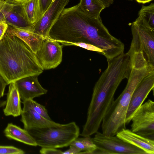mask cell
<instances>
[{
  "label": "cell",
  "instance_id": "obj_1",
  "mask_svg": "<svg viewBox=\"0 0 154 154\" xmlns=\"http://www.w3.org/2000/svg\"><path fill=\"white\" fill-rule=\"evenodd\" d=\"M48 37L63 45L83 42L103 51L110 47L114 39L100 17L88 16L81 10L78 4L63 9L51 28Z\"/></svg>",
  "mask_w": 154,
  "mask_h": 154
},
{
  "label": "cell",
  "instance_id": "obj_2",
  "mask_svg": "<svg viewBox=\"0 0 154 154\" xmlns=\"http://www.w3.org/2000/svg\"><path fill=\"white\" fill-rule=\"evenodd\" d=\"M106 68L94 86L87 118L81 135L90 136L99 129L106 114L114 100L115 93L122 81L129 74L128 64L115 58L107 60Z\"/></svg>",
  "mask_w": 154,
  "mask_h": 154
},
{
  "label": "cell",
  "instance_id": "obj_3",
  "mask_svg": "<svg viewBox=\"0 0 154 154\" xmlns=\"http://www.w3.org/2000/svg\"><path fill=\"white\" fill-rule=\"evenodd\" d=\"M44 70L28 46L6 31L0 40V75L7 84L25 77L38 76Z\"/></svg>",
  "mask_w": 154,
  "mask_h": 154
},
{
  "label": "cell",
  "instance_id": "obj_4",
  "mask_svg": "<svg viewBox=\"0 0 154 154\" xmlns=\"http://www.w3.org/2000/svg\"><path fill=\"white\" fill-rule=\"evenodd\" d=\"M154 71V66L149 65L138 67L131 66L126 86L119 96L114 100L101 123L102 133L108 136H115L126 128L125 119L132 94L146 76Z\"/></svg>",
  "mask_w": 154,
  "mask_h": 154
},
{
  "label": "cell",
  "instance_id": "obj_5",
  "mask_svg": "<svg viewBox=\"0 0 154 154\" xmlns=\"http://www.w3.org/2000/svg\"><path fill=\"white\" fill-rule=\"evenodd\" d=\"M41 147L61 148L69 146L78 137L80 129L75 122L27 130Z\"/></svg>",
  "mask_w": 154,
  "mask_h": 154
},
{
  "label": "cell",
  "instance_id": "obj_6",
  "mask_svg": "<svg viewBox=\"0 0 154 154\" xmlns=\"http://www.w3.org/2000/svg\"><path fill=\"white\" fill-rule=\"evenodd\" d=\"M132 39L127 52L129 57L135 55L145 59L154 66V29L135 20L132 24Z\"/></svg>",
  "mask_w": 154,
  "mask_h": 154
},
{
  "label": "cell",
  "instance_id": "obj_7",
  "mask_svg": "<svg viewBox=\"0 0 154 154\" xmlns=\"http://www.w3.org/2000/svg\"><path fill=\"white\" fill-rule=\"evenodd\" d=\"M131 130L154 140V102L148 100L136 110L131 119Z\"/></svg>",
  "mask_w": 154,
  "mask_h": 154
},
{
  "label": "cell",
  "instance_id": "obj_8",
  "mask_svg": "<svg viewBox=\"0 0 154 154\" xmlns=\"http://www.w3.org/2000/svg\"><path fill=\"white\" fill-rule=\"evenodd\" d=\"M70 0H52L49 7L39 19L29 30L45 39L49 38V32Z\"/></svg>",
  "mask_w": 154,
  "mask_h": 154
},
{
  "label": "cell",
  "instance_id": "obj_9",
  "mask_svg": "<svg viewBox=\"0 0 154 154\" xmlns=\"http://www.w3.org/2000/svg\"><path fill=\"white\" fill-rule=\"evenodd\" d=\"M92 138L96 146L112 154H146L142 149L121 139L116 136H108L98 131Z\"/></svg>",
  "mask_w": 154,
  "mask_h": 154
},
{
  "label": "cell",
  "instance_id": "obj_10",
  "mask_svg": "<svg viewBox=\"0 0 154 154\" xmlns=\"http://www.w3.org/2000/svg\"><path fill=\"white\" fill-rule=\"evenodd\" d=\"M63 45L49 38L45 39L40 49L35 54L44 70L54 69L62 60Z\"/></svg>",
  "mask_w": 154,
  "mask_h": 154
},
{
  "label": "cell",
  "instance_id": "obj_11",
  "mask_svg": "<svg viewBox=\"0 0 154 154\" xmlns=\"http://www.w3.org/2000/svg\"><path fill=\"white\" fill-rule=\"evenodd\" d=\"M154 88V71L145 77L134 91L126 113V125L131 121L134 113L143 104L150 91H153Z\"/></svg>",
  "mask_w": 154,
  "mask_h": 154
},
{
  "label": "cell",
  "instance_id": "obj_12",
  "mask_svg": "<svg viewBox=\"0 0 154 154\" xmlns=\"http://www.w3.org/2000/svg\"><path fill=\"white\" fill-rule=\"evenodd\" d=\"M37 75L25 77L14 82L22 101L46 94L48 90L39 82Z\"/></svg>",
  "mask_w": 154,
  "mask_h": 154
},
{
  "label": "cell",
  "instance_id": "obj_13",
  "mask_svg": "<svg viewBox=\"0 0 154 154\" xmlns=\"http://www.w3.org/2000/svg\"><path fill=\"white\" fill-rule=\"evenodd\" d=\"M1 11L4 15L5 22L8 26L29 30L32 25L30 24L25 18L20 3L5 0Z\"/></svg>",
  "mask_w": 154,
  "mask_h": 154
},
{
  "label": "cell",
  "instance_id": "obj_14",
  "mask_svg": "<svg viewBox=\"0 0 154 154\" xmlns=\"http://www.w3.org/2000/svg\"><path fill=\"white\" fill-rule=\"evenodd\" d=\"M123 141L144 151L146 154H154V140L144 137L126 128L116 135Z\"/></svg>",
  "mask_w": 154,
  "mask_h": 154
},
{
  "label": "cell",
  "instance_id": "obj_15",
  "mask_svg": "<svg viewBox=\"0 0 154 154\" xmlns=\"http://www.w3.org/2000/svg\"><path fill=\"white\" fill-rule=\"evenodd\" d=\"M21 115L20 120L26 130L34 128L57 126L60 124L46 119L31 109L23 108Z\"/></svg>",
  "mask_w": 154,
  "mask_h": 154
},
{
  "label": "cell",
  "instance_id": "obj_16",
  "mask_svg": "<svg viewBox=\"0 0 154 154\" xmlns=\"http://www.w3.org/2000/svg\"><path fill=\"white\" fill-rule=\"evenodd\" d=\"M6 31L25 42L35 54L40 49L45 39L41 36L29 30L8 25Z\"/></svg>",
  "mask_w": 154,
  "mask_h": 154
},
{
  "label": "cell",
  "instance_id": "obj_17",
  "mask_svg": "<svg viewBox=\"0 0 154 154\" xmlns=\"http://www.w3.org/2000/svg\"><path fill=\"white\" fill-rule=\"evenodd\" d=\"M9 85L5 107L3 109V112L6 116L17 117L20 116L22 112L20 97L14 82Z\"/></svg>",
  "mask_w": 154,
  "mask_h": 154
},
{
  "label": "cell",
  "instance_id": "obj_18",
  "mask_svg": "<svg viewBox=\"0 0 154 154\" xmlns=\"http://www.w3.org/2000/svg\"><path fill=\"white\" fill-rule=\"evenodd\" d=\"M4 133L5 136L9 139L31 146H37L34 138L26 130L12 123L8 124Z\"/></svg>",
  "mask_w": 154,
  "mask_h": 154
},
{
  "label": "cell",
  "instance_id": "obj_19",
  "mask_svg": "<svg viewBox=\"0 0 154 154\" xmlns=\"http://www.w3.org/2000/svg\"><path fill=\"white\" fill-rule=\"evenodd\" d=\"M20 5L23 15L30 24H34L41 17L39 0H28Z\"/></svg>",
  "mask_w": 154,
  "mask_h": 154
},
{
  "label": "cell",
  "instance_id": "obj_20",
  "mask_svg": "<svg viewBox=\"0 0 154 154\" xmlns=\"http://www.w3.org/2000/svg\"><path fill=\"white\" fill-rule=\"evenodd\" d=\"M78 5L84 14L94 18L100 17L101 12L106 8L100 0H80Z\"/></svg>",
  "mask_w": 154,
  "mask_h": 154
},
{
  "label": "cell",
  "instance_id": "obj_21",
  "mask_svg": "<svg viewBox=\"0 0 154 154\" xmlns=\"http://www.w3.org/2000/svg\"><path fill=\"white\" fill-rule=\"evenodd\" d=\"M136 21L154 29V3L147 6L143 5L139 11Z\"/></svg>",
  "mask_w": 154,
  "mask_h": 154
},
{
  "label": "cell",
  "instance_id": "obj_22",
  "mask_svg": "<svg viewBox=\"0 0 154 154\" xmlns=\"http://www.w3.org/2000/svg\"><path fill=\"white\" fill-rule=\"evenodd\" d=\"M83 137L77 138L70 145L78 149L81 152L80 154H89L96 149L97 146L90 136Z\"/></svg>",
  "mask_w": 154,
  "mask_h": 154
},
{
  "label": "cell",
  "instance_id": "obj_23",
  "mask_svg": "<svg viewBox=\"0 0 154 154\" xmlns=\"http://www.w3.org/2000/svg\"><path fill=\"white\" fill-rule=\"evenodd\" d=\"M22 102L23 104V108L32 109L46 119L52 120L45 107L33 99H28L23 101Z\"/></svg>",
  "mask_w": 154,
  "mask_h": 154
},
{
  "label": "cell",
  "instance_id": "obj_24",
  "mask_svg": "<svg viewBox=\"0 0 154 154\" xmlns=\"http://www.w3.org/2000/svg\"><path fill=\"white\" fill-rule=\"evenodd\" d=\"M74 45L79 47L85 49L95 51L104 55L103 51L101 49L91 44L83 42H79L71 43L67 44L66 46Z\"/></svg>",
  "mask_w": 154,
  "mask_h": 154
},
{
  "label": "cell",
  "instance_id": "obj_25",
  "mask_svg": "<svg viewBox=\"0 0 154 154\" xmlns=\"http://www.w3.org/2000/svg\"><path fill=\"white\" fill-rule=\"evenodd\" d=\"M23 150L12 146H0V154H24Z\"/></svg>",
  "mask_w": 154,
  "mask_h": 154
},
{
  "label": "cell",
  "instance_id": "obj_26",
  "mask_svg": "<svg viewBox=\"0 0 154 154\" xmlns=\"http://www.w3.org/2000/svg\"><path fill=\"white\" fill-rule=\"evenodd\" d=\"M7 85V82L0 75V108L6 104V101L1 100V99L4 95L5 88Z\"/></svg>",
  "mask_w": 154,
  "mask_h": 154
},
{
  "label": "cell",
  "instance_id": "obj_27",
  "mask_svg": "<svg viewBox=\"0 0 154 154\" xmlns=\"http://www.w3.org/2000/svg\"><path fill=\"white\" fill-rule=\"evenodd\" d=\"M39 152L41 154H62L63 151L57 148L42 147Z\"/></svg>",
  "mask_w": 154,
  "mask_h": 154
},
{
  "label": "cell",
  "instance_id": "obj_28",
  "mask_svg": "<svg viewBox=\"0 0 154 154\" xmlns=\"http://www.w3.org/2000/svg\"><path fill=\"white\" fill-rule=\"evenodd\" d=\"M52 1V0H39L40 10L42 16L49 7Z\"/></svg>",
  "mask_w": 154,
  "mask_h": 154
},
{
  "label": "cell",
  "instance_id": "obj_29",
  "mask_svg": "<svg viewBox=\"0 0 154 154\" xmlns=\"http://www.w3.org/2000/svg\"><path fill=\"white\" fill-rule=\"evenodd\" d=\"M81 152L76 147L70 145L69 148L67 150L63 152L62 154H80Z\"/></svg>",
  "mask_w": 154,
  "mask_h": 154
},
{
  "label": "cell",
  "instance_id": "obj_30",
  "mask_svg": "<svg viewBox=\"0 0 154 154\" xmlns=\"http://www.w3.org/2000/svg\"><path fill=\"white\" fill-rule=\"evenodd\" d=\"M8 25L5 22L0 23V40L2 39L8 29Z\"/></svg>",
  "mask_w": 154,
  "mask_h": 154
},
{
  "label": "cell",
  "instance_id": "obj_31",
  "mask_svg": "<svg viewBox=\"0 0 154 154\" xmlns=\"http://www.w3.org/2000/svg\"><path fill=\"white\" fill-rule=\"evenodd\" d=\"M105 5L106 8L109 7L113 2V0H100Z\"/></svg>",
  "mask_w": 154,
  "mask_h": 154
},
{
  "label": "cell",
  "instance_id": "obj_32",
  "mask_svg": "<svg viewBox=\"0 0 154 154\" xmlns=\"http://www.w3.org/2000/svg\"><path fill=\"white\" fill-rule=\"evenodd\" d=\"M140 3L145 4L150 2L153 0H135Z\"/></svg>",
  "mask_w": 154,
  "mask_h": 154
},
{
  "label": "cell",
  "instance_id": "obj_33",
  "mask_svg": "<svg viewBox=\"0 0 154 154\" xmlns=\"http://www.w3.org/2000/svg\"><path fill=\"white\" fill-rule=\"evenodd\" d=\"M5 22V19L4 15L1 11H0V23Z\"/></svg>",
  "mask_w": 154,
  "mask_h": 154
},
{
  "label": "cell",
  "instance_id": "obj_34",
  "mask_svg": "<svg viewBox=\"0 0 154 154\" xmlns=\"http://www.w3.org/2000/svg\"><path fill=\"white\" fill-rule=\"evenodd\" d=\"M10 0L17 3H23L28 0Z\"/></svg>",
  "mask_w": 154,
  "mask_h": 154
},
{
  "label": "cell",
  "instance_id": "obj_35",
  "mask_svg": "<svg viewBox=\"0 0 154 154\" xmlns=\"http://www.w3.org/2000/svg\"><path fill=\"white\" fill-rule=\"evenodd\" d=\"M5 2V0H0V9L2 8Z\"/></svg>",
  "mask_w": 154,
  "mask_h": 154
},
{
  "label": "cell",
  "instance_id": "obj_36",
  "mask_svg": "<svg viewBox=\"0 0 154 154\" xmlns=\"http://www.w3.org/2000/svg\"><path fill=\"white\" fill-rule=\"evenodd\" d=\"M1 9H2V8H1V9H0V11L1 10Z\"/></svg>",
  "mask_w": 154,
  "mask_h": 154
},
{
  "label": "cell",
  "instance_id": "obj_37",
  "mask_svg": "<svg viewBox=\"0 0 154 154\" xmlns=\"http://www.w3.org/2000/svg\"></svg>",
  "mask_w": 154,
  "mask_h": 154
}]
</instances>
